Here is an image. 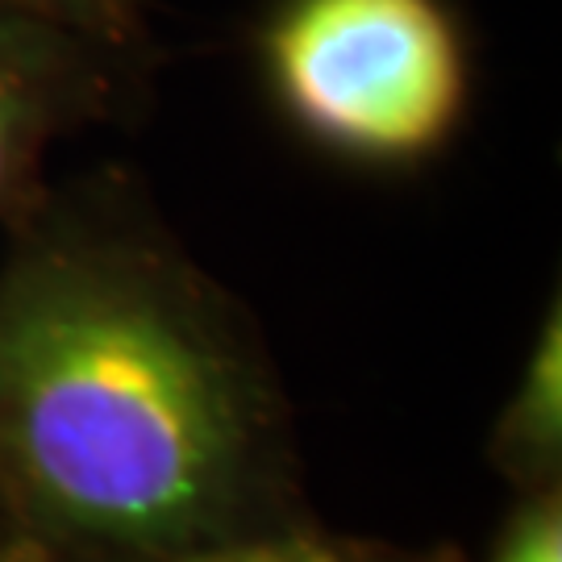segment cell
Masks as SVG:
<instances>
[{"label":"cell","mask_w":562,"mask_h":562,"mask_svg":"<svg viewBox=\"0 0 562 562\" xmlns=\"http://www.w3.org/2000/svg\"><path fill=\"white\" fill-rule=\"evenodd\" d=\"M259 67L276 113L362 171L438 159L471 104L467 34L446 0H280Z\"/></svg>","instance_id":"cell-2"},{"label":"cell","mask_w":562,"mask_h":562,"mask_svg":"<svg viewBox=\"0 0 562 562\" xmlns=\"http://www.w3.org/2000/svg\"><path fill=\"white\" fill-rule=\"evenodd\" d=\"M150 59L0 9V225L46 188L50 146L142 101Z\"/></svg>","instance_id":"cell-3"},{"label":"cell","mask_w":562,"mask_h":562,"mask_svg":"<svg viewBox=\"0 0 562 562\" xmlns=\"http://www.w3.org/2000/svg\"><path fill=\"white\" fill-rule=\"evenodd\" d=\"M487 462L517 496L562 487V313H542L529 359L487 438Z\"/></svg>","instance_id":"cell-4"},{"label":"cell","mask_w":562,"mask_h":562,"mask_svg":"<svg viewBox=\"0 0 562 562\" xmlns=\"http://www.w3.org/2000/svg\"><path fill=\"white\" fill-rule=\"evenodd\" d=\"M0 9L63 25L71 34L113 46L121 55L150 59V30L142 0H0Z\"/></svg>","instance_id":"cell-6"},{"label":"cell","mask_w":562,"mask_h":562,"mask_svg":"<svg viewBox=\"0 0 562 562\" xmlns=\"http://www.w3.org/2000/svg\"><path fill=\"white\" fill-rule=\"evenodd\" d=\"M59 562H467L459 542H392L338 533L317 517L246 538L171 550V554H117V559H59Z\"/></svg>","instance_id":"cell-5"},{"label":"cell","mask_w":562,"mask_h":562,"mask_svg":"<svg viewBox=\"0 0 562 562\" xmlns=\"http://www.w3.org/2000/svg\"><path fill=\"white\" fill-rule=\"evenodd\" d=\"M0 562H59L50 550H42L38 542L21 538V533H9L0 529Z\"/></svg>","instance_id":"cell-8"},{"label":"cell","mask_w":562,"mask_h":562,"mask_svg":"<svg viewBox=\"0 0 562 562\" xmlns=\"http://www.w3.org/2000/svg\"><path fill=\"white\" fill-rule=\"evenodd\" d=\"M483 562H562V487L517 496Z\"/></svg>","instance_id":"cell-7"},{"label":"cell","mask_w":562,"mask_h":562,"mask_svg":"<svg viewBox=\"0 0 562 562\" xmlns=\"http://www.w3.org/2000/svg\"><path fill=\"white\" fill-rule=\"evenodd\" d=\"M0 259V529L171 554L317 517L259 329L125 171L46 183Z\"/></svg>","instance_id":"cell-1"}]
</instances>
